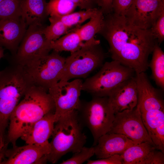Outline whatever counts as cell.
Wrapping results in <instances>:
<instances>
[{"mask_svg": "<svg viewBox=\"0 0 164 164\" xmlns=\"http://www.w3.org/2000/svg\"><path fill=\"white\" fill-rule=\"evenodd\" d=\"M55 104L48 91L34 84L28 90L11 114L7 142L13 146L36 122L48 113L54 112Z\"/></svg>", "mask_w": 164, "mask_h": 164, "instance_id": "obj_2", "label": "cell"}, {"mask_svg": "<svg viewBox=\"0 0 164 164\" xmlns=\"http://www.w3.org/2000/svg\"><path fill=\"white\" fill-rule=\"evenodd\" d=\"M2 0H0V2H1Z\"/></svg>", "mask_w": 164, "mask_h": 164, "instance_id": "obj_38", "label": "cell"}, {"mask_svg": "<svg viewBox=\"0 0 164 164\" xmlns=\"http://www.w3.org/2000/svg\"><path fill=\"white\" fill-rule=\"evenodd\" d=\"M108 133L122 134L136 144L147 142L156 147L143 124L137 105L132 110L115 113L111 130Z\"/></svg>", "mask_w": 164, "mask_h": 164, "instance_id": "obj_11", "label": "cell"}, {"mask_svg": "<svg viewBox=\"0 0 164 164\" xmlns=\"http://www.w3.org/2000/svg\"><path fill=\"white\" fill-rule=\"evenodd\" d=\"M94 154L93 146L91 147H83L78 152L74 153L70 158L63 161L61 164H81L87 161Z\"/></svg>", "mask_w": 164, "mask_h": 164, "instance_id": "obj_29", "label": "cell"}, {"mask_svg": "<svg viewBox=\"0 0 164 164\" xmlns=\"http://www.w3.org/2000/svg\"><path fill=\"white\" fill-rule=\"evenodd\" d=\"M76 29L57 40L51 41L52 50L58 52L63 51H69L71 54L87 45L82 40Z\"/></svg>", "mask_w": 164, "mask_h": 164, "instance_id": "obj_22", "label": "cell"}, {"mask_svg": "<svg viewBox=\"0 0 164 164\" xmlns=\"http://www.w3.org/2000/svg\"><path fill=\"white\" fill-rule=\"evenodd\" d=\"M49 20L50 24L44 27L43 32L45 38L49 41H55L72 31L55 17L50 16Z\"/></svg>", "mask_w": 164, "mask_h": 164, "instance_id": "obj_27", "label": "cell"}, {"mask_svg": "<svg viewBox=\"0 0 164 164\" xmlns=\"http://www.w3.org/2000/svg\"><path fill=\"white\" fill-rule=\"evenodd\" d=\"M124 135L107 133L101 136L94 147V154L99 159L115 155H121L128 147L135 144Z\"/></svg>", "mask_w": 164, "mask_h": 164, "instance_id": "obj_17", "label": "cell"}, {"mask_svg": "<svg viewBox=\"0 0 164 164\" xmlns=\"http://www.w3.org/2000/svg\"><path fill=\"white\" fill-rule=\"evenodd\" d=\"M46 0H23L22 18L26 26L42 24L43 20L48 15Z\"/></svg>", "mask_w": 164, "mask_h": 164, "instance_id": "obj_20", "label": "cell"}, {"mask_svg": "<svg viewBox=\"0 0 164 164\" xmlns=\"http://www.w3.org/2000/svg\"><path fill=\"white\" fill-rule=\"evenodd\" d=\"M8 144L9 143L7 142H5L4 146L0 150V164H2L3 161V159L5 156V152L7 149Z\"/></svg>", "mask_w": 164, "mask_h": 164, "instance_id": "obj_36", "label": "cell"}, {"mask_svg": "<svg viewBox=\"0 0 164 164\" xmlns=\"http://www.w3.org/2000/svg\"><path fill=\"white\" fill-rule=\"evenodd\" d=\"M55 123L52 139L49 142L50 151L47 155L48 161L53 164L67 153L80 151L87 139L77 111L63 115Z\"/></svg>", "mask_w": 164, "mask_h": 164, "instance_id": "obj_4", "label": "cell"}, {"mask_svg": "<svg viewBox=\"0 0 164 164\" xmlns=\"http://www.w3.org/2000/svg\"><path fill=\"white\" fill-rule=\"evenodd\" d=\"M97 8L72 12L67 15L55 17L60 20L70 29L72 30L79 28L80 25L90 19L97 11ZM55 17V16H53Z\"/></svg>", "mask_w": 164, "mask_h": 164, "instance_id": "obj_25", "label": "cell"}, {"mask_svg": "<svg viewBox=\"0 0 164 164\" xmlns=\"http://www.w3.org/2000/svg\"><path fill=\"white\" fill-rule=\"evenodd\" d=\"M26 26L22 17L0 19V46L15 54Z\"/></svg>", "mask_w": 164, "mask_h": 164, "instance_id": "obj_16", "label": "cell"}, {"mask_svg": "<svg viewBox=\"0 0 164 164\" xmlns=\"http://www.w3.org/2000/svg\"><path fill=\"white\" fill-rule=\"evenodd\" d=\"M164 9V0H133L125 16L132 25L150 29Z\"/></svg>", "mask_w": 164, "mask_h": 164, "instance_id": "obj_12", "label": "cell"}, {"mask_svg": "<svg viewBox=\"0 0 164 164\" xmlns=\"http://www.w3.org/2000/svg\"><path fill=\"white\" fill-rule=\"evenodd\" d=\"M152 53L151 60L149 64L152 70V76L156 84L164 88V53L157 43Z\"/></svg>", "mask_w": 164, "mask_h": 164, "instance_id": "obj_23", "label": "cell"}, {"mask_svg": "<svg viewBox=\"0 0 164 164\" xmlns=\"http://www.w3.org/2000/svg\"><path fill=\"white\" fill-rule=\"evenodd\" d=\"M33 85L24 67L12 63L0 71V142L10 117L20 100Z\"/></svg>", "mask_w": 164, "mask_h": 164, "instance_id": "obj_3", "label": "cell"}, {"mask_svg": "<svg viewBox=\"0 0 164 164\" xmlns=\"http://www.w3.org/2000/svg\"><path fill=\"white\" fill-rule=\"evenodd\" d=\"M23 0H2L0 2V19L22 17Z\"/></svg>", "mask_w": 164, "mask_h": 164, "instance_id": "obj_28", "label": "cell"}, {"mask_svg": "<svg viewBox=\"0 0 164 164\" xmlns=\"http://www.w3.org/2000/svg\"><path fill=\"white\" fill-rule=\"evenodd\" d=\"M140 113L152 141L157 149L164 153V111L152 110Z\"/></svg>", "mask_w": 164, "mask_h": 164, "instance_id": "obj_18", "label": "cell"}, {"mask_svg": "<svg viewBox=\"0 0 164 164\" xmlns=\"http://www.w3.org/2000/svg\"><path fill=\"white\" fill-rule=\"evenodd\" d=\"M155 149L151 151L139 164H164V153Z\"/></svg>", "mask_w": 164, "mask_h": 164, "instance_id": "obj_31", "label": "cell"}, {"mask_svg": "<svg viewBox=\"0 0 164 164\" xmlns=\"http://www.w3.org/2000/svg\"><path fill=\"white\" fill-rule=\"evenodd\" d=\"M150 29L158 43L160 44L164 39V9L162 10Z\"/></svg>", "mask_w": 164, "mask_h": 164, "instance_id": "obj_30", "label": "cell"}, {"mask_svg": "<svg viewBox=\"0 0 164 164\" xmlns=\"http://www.w3.org/2000/svg\"><path fill=\"white\" fill-rule=\"evenodd\" d=\"M104 15L100 9H97L90 20L76 30L82 40L86 42L97 43L99 40L95 39V35L99 32L102 26Z\"/></svg>", "mask_w": 164, "mask_h": 164, "instance_id": "obj_21", "label": "cell"}, {"mask_svg": "<svg viewBox=\"0 0 164 164\" xmlns=\"http://www.w3.org/2000/svg\"><path fill=\"white\" fill-rule=\"evenodd\" d=\"M54 112L45 115L35 123L20 137L26 144H44L49 143L55 123Z\"/></svg>", "mask_w": 164, "mask_h": 164, "instance_id": "obj_19", "label": "cell"}, {"mask_svg": "<svg viewBox=\"0 0 164 164\" xmlns=\"http://www.w3.org/2000/svg\"><path fill=\"white\" fill-rule=\"evenodd\" d=\"M77 6L85 10L96 8L97 0H70Z\"/></svg>", "mask_w": 164, "mask_h": 164, "instance_id": "obj_34", "label": "cell"}, {"mask_svg": "<svg viewBox=\"0 0 164 164\" xmlns=\"http://www.w3.org/2000/svg\"><path fill=\"white\" fill-rule=\"evenodd\" d=\"M100 44L85 45L66 58L59 81L85 77L102 66L105 54Z\"/></svg>", "mask_w": 164, "mask_h": 164, "instance_id": "obj_7", "label": "cell"}, {"mask_svg": "<svg viewBox=\"0 0 164 164\" xmlns=\"http://www.w3.org/2000/svg\"><path fill=\"white\" fill-rule=\"evenodd\" d=\"M87 164H123L121 155H115L108 157L99 159L96 160H89Z\"/></svg>", "mask_w": 164, "mask_h": 164, "instance_id": "obj_33", "label": "cell"}, {"mask_svg": "<svg viewBox=\"0 0 164 164\" xmlns=\"http://www.w3.org/2000/svg\"><path fill=\"white\" fill-rule=\"evenodd\" d=\"M133 0H112V12L118 15L125 16Z\"/></svg>", "mask_w": 164, "mask_h": 164, "instance_id": "obj_32", "label": "cell"}, {"mask_svg": "<svg viewBox=\"0 0 164 164\" xmlns=\"http://www.w3.org/2000/svg\"><path fill=\"white\" fill-rule=\"evenodd\" d=\"M112 0H97V5L101 7L104 15L112 12Z\"/></svg>", "mask_w": 164, "mask_h": 164, "instance_id": "obj_35", "label": "cell"}, {"mask_svg": "<svg viewBox=\"0 0 164 164\" xmlns=\"http://www.w3.org/2000/svg\"><path fill=\"white\" fill-rule=\"evenodd\" d=\"M135 74L133 69L117 61L107 62L97 73L83 82L82 90L93 96L108 97L116 87Z\"/></svg>", "mask_w": 164, "mask_h": 164, "instance_id": "obj_6", "label": "cell"}, {"mask_svg": "<svg viewBox=\"0 0 164 164\" xmlns=\"http://www.w3.org/2000/svg\"><path fill=\"white\" fill-rule=\"evenodd\" d=\"M50 151V143L44 144H27L21 146L16 145L6 150V159L3 164H43L47 161V155Z\"/></svg>", "mask_w": 164, "mask_h": 164, "instance_id": "obj_13", "label": "cell"}, {"mask_svg": "<svg viewBox=\"0 0 164 164\" xmlns=\"http://www.w3.org/2000/svg\"><path fill=\"white\" fill-rule=\"evenodd\" d=\"M135 76L118 85L108 97L115 114L132 110L137 106L138 92Z\"/></svg>", "mask_w": 164, "mask_h": 164, "instance_id": "obj_15", "label": "cell"}, {"mask_svg": "<svg viewBox=\"0 0 164 164\" xmlns=\"http://www.w3.org/2000/svg\"><path fill=\"white\" fill-rule=\"evenodd\" d=\"M42 24L29 26L15 55L13 63L24 66L49 54L52 50L51 41L43 34Z\"/></svg>", "mask_w": 164, "mask_h": 164, "instance_id": "obj_9", "label": "cell"}, {"mask_svg": "<svg viewBox=\"0 0 164 164\" xmlns=\"http://www.w3.org/2000/svg\"><path fill=\"white\" fill-rule=\"evenodd\" d=\"M105 15L98 33L108 42L112 60L135 73L145 72L149 67V56L158 43L150 29L139 28L112 12Z\"/></svg>", "mask_w": 164, "mask_h": 164, "instance_id": "obj_1", "label": "cell"}, {"mask_svg": "<svg viewBox=\"0 0 164 164\" xmlns=\"http://www.w3.org/2000/svg\"><path fill=\"white\" fill-rule=\"evenodd\" d=\"M65 59L53 50L23 67L33 84L48 91L59 81Z\"/></svg>", "mask_w": 164, "mask_h": 164, "instance_id": "obj_8", "label": "cell"}, {"mask_svg": "<svg viewBox=\"0 0 164 164\" xmlns=\"http://www.w3.org/2000/svg\"><path fill=\"white\" fill-rule=\"evenodd\" d=\"M82 83L80 79L71 81L60 80L49 89L48 92L55 104V123L63 115L79 110Z\"/></svg>", "mask_w": 164, "mask_h": 164, "instance_id": "obj_10", "label": "cell"}, {"mask_svg": "<svg viewBox=\"0 0 164 164\" xmlns=\"http://www.w3.org/2000/svg\"><path fill=\"white\" fill-rule=\"evenodd\" d=\"M76 7L70 0H50L47 3L46 10L50 16L60 17L73 12Z\"/></svg>", "mask_w": 164, "mask_h": 164, "instance_id": "obj_26", "label": "cell"}, {"mask_svg": "<svg viewBox=\"0 0 164 164\" xmlns=\"http://www.w3.org/2000/svg\"><path fill=\"white\" fill-rule=\"evenodd\" d=\"M93 97L90 101H81L77 111L82 125L90 130L93 135L94 146L101 136L110 131L115 113L108 97Z\"/></svg>", "mask_w": 164, "mask_h": 164, "instance_id": "obj_5", "label": "cell"}, {"mask_svg": "<svg viewBox=\"0 0 164 164\" xmlns=\"http://www.w3.org/2000/svg\"><path fill=\"white\" fill-rule=\"evenodd\" d=\"M4 49L2 47L0 46V60L4 56Z\"/></svg>", "mask_w": 164, "mask_h": 164, "instance_id": "obj_37", "label": "cell"}, {"mask_svg": "<svg viewBox=\"0 0 164 164\" xmlns=\"http://www.w3.org/2000/svg\"><path fill=\"white\" fill-rule=\"evenodd\" d=\"M138 103L140 112L152 110L164 111V102L160 91L154 88L145 72L135 73Z\"/></svg>", "mask_w": 164, "mask_h": 164, "instance_id": "obj_14", "label": "cell"}, {"mask_svg": "<svg viewBox=\"0 0 164 164\" xmlns=\"http://www.w3.org/2000/svg\"><path fill=\"white\" fill-rule=\"evenodd\" d=\"M157 149L148 142L134 144L121 155L123 164H139L152 150Z\"/></svg>", "mask_w": 164, "mask_h": 164, "instance_id": "obj_24", "label": "cell"}]
</instances>
